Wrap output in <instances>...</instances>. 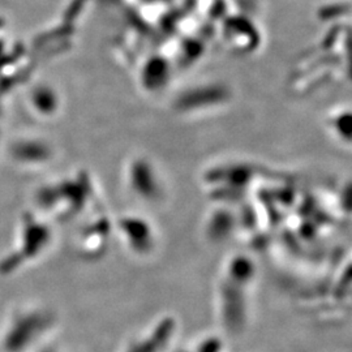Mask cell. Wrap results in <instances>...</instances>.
Returning <instances> with one entry per match:
<instances>
[{
  "label": "cell",
  "instance_id": "1",
  "mask_svg": "<svg viewBox=\"0 0 352 352\" xmlns=\"http://www.w3.org/2000/svg\"><path fill=\"white\" fill-rule=\"evenodd\" d=\"M128 182L132 189H135L139 195H144L145 197H154L153 195L157 193L160 186L155 170L146 161H136L135 164H131L128 171Z\"/></svg>",
  "mask_w": 352,
  "mask_h": 352
}]
</instances>
